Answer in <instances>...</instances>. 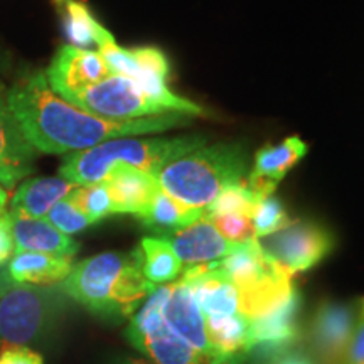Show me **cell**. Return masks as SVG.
Listing matches in <instances>:
<instances>
[{"label": "cell", "instance_id": "obj_22", "mask_svg": "<svg viewBox=\"0 0 364 364\" xmlns=\"http://www.w3.org/2000/svg\"><path fill=\"white\" fill-rule=\"evenodd\" d=\"M76 184L59 177H33L17 186L11 199V209L33 218H46L49 209L70 196Z\"/></svg>", "mask_w": 364, "mask_h": 364}, {"label": "cell", "instance_id": "obj_4", "mask_svg": "<svg viewBox=\"0 0 364 364\" xmlns=\"http://www.w3.org/2000/svg\"><path fill=\"white\" fill-rule=\"evenodd\" d=\"M248 152L243 144H216L177 157L157 172L162 191L186 206L206 209L223 191L247 179Z\"/></svg>", "mask_w": 364, "mask_h": 364}, {"label": "cell", "instance_id": "obj_8", "mask_svg": "<svg viewBox=\"0 0 364 364\" xmlns=\"http://www.w3.org/2000/svg\"><path fill=\"white\" fill-rule=\"evenodd\" d=\"M65 100L81 110L108 120H135L171 113L156 100L147 97L134 80L122 75H108Z\"/></svg>", "mask_w": 364, "mask_h": 364}, {"label": "cell", "instance_id": "obj_10", "mask_svg": "<svg viewBox=\"0 0 364 364\" xmlns=\"http://www.w3.org/2000/svg\"><path fill=\"white\" fill-rule=\"evenodd\" d=\"M363 299L353 302H322L312 321V343L324 364H344L353 343Z\"/></svg>", "mask_w": 364, "mask_h": 364}, {"label": "cell", "instance_id": "obj_2", "mask_svg": "<svg viewBox=\"0 0 364 364\" xmlns=\"http://www.w3.org/2000/svg\"><path fill=\"white\" fill-rule=\"evenodd\" d=\"M154 287L142 273L139 248L130 253L107 252L73 265L61 292L103 317H132Z\"/></svg>", "mask_w": 364, "mask_h": 364}, {"label": "cell", "instance_id": "obj_24", "mask_svg": "<svg viewBox=\"0 0 364 364\" xmlns=\"http://www.w3.org/2000/svg\"><path fill=\"white\" fill-rule=\"evenodd\" d=\"M204 215H206V209L186 206L184 203L177 201L176 198L167 194L166 191L159 189L152 203L149 204L147 211L139 220L157 233H172V231L191 225Z\"/></svg>", "mask_w": 364, "mask_h": 364}, {"label": "cell", "instance_id": "obj_18", "mask_svg": "<svg viewBox=\"0 0 364 364\" xmlns=\"http://www.w3.org/2000/svg\"><path fill=\"white\" fill-rule=\"evenodd\" d=\"M299 309L300 295L297 289H294L284 302L263 316L250 321L252 351L257 348L267 353L282 351L292 344L299 338Z\"/></svg>", "mask_w": 364, "mask_h": 364}, {"label": "cell", "instance_id": "obj_9", "mask_svg": "<svg viewBox=\"0 0 364 364\" xmlns=\"http://www.w3.org/2000/svg\"><path fill=\"white\" fill-rule=\"evenodd\" d=\"M258 241L268 257L290 277L311 270L334 248V238L329 231L311 221L290 223Z\"/></svg>", "mask_w": 364, "mask_h": 364}, {"label": "cell", "instance_id": "obj_20", "mask_svg": "<svg viewBox=\"0 0 364 364\" xmlns=\"http://www.w3.org/2000/svg\"><path fill=\"white\" fill-rule=\"evenodd\" d=\"M206 331L213 349V364H238L252 351L250 321L240 312L206 317Z\"/></svg>", "mask_w": 364, "mask_h": 364}, {"label": "cell", "instance_id": "obj_26", "mask_svg": "<svg viewBox=\"0 0 364 364\" xmlns=\"http://www.w3.org/2000/svg\"><path fill=\"white\" fill-rule=\"evenodd\" d=\"M68 199H70V201L88 218L91 225L105 220V218L115 215L110 193H108L107 186H105L103 182H98V184L76 186V188L70 193V196H68Z\"/></svg>", "mask_w": 364, "mask_h": 364}, {"label": "cell", "instance_id": "obj_16", "mask_svg": "<svg viewBox=\"0 0 364 364\" xmlns=\"http://www.w3.org/2000/svg\"><path fill=\"white\" fill-rule=\"evenodd\" d=\"M306 154L307 144L297 135L289 136L277 145L260 149L255 154L253 167L247 177V186L258 198L273 196L279 182Z\"/></svg>", "mask_w": 364, "mask_h": 364}, {"label": "cell", "instance_id": "obj_33", "mask_svg": "<svg viewBox=\"0 0 364 364\" xmlns=\"http://www.w3.org/2000/svg\"><path fill=\"white\" fill-rule=\"evenodd\" d=\"M344 364H364V302L356 332H354V338L351 346H349V351L346 354Z\"/></svg>", "mask_w": 364, "mask_h": 364}, {"label": "cell", "instance_id": "obj_32", "mask_svg": "<svg viewBox=\"0 0 364 364\" xmlns=\"http://www.w3.org/2000/svg\"><path fill=\"white\" fill-rule=\"evenodd\" d=\"M14 253H16V243H14L9 213L6 211L0 215V270L6 268Z\"/></svg>", "mask_w": 364, "mask_h": 364}, {"label": "cell", "instance_id": "obj_21", "mask_svg": "<svg viewBox=\"0 0 364 364\" xmlns=\"http://www.w3.org/2000/svg\"><path fill=\"white\" fill-rule=\"evenodd\" d=\"M73 268L71 257H54L39 252H16L2 273L11 282L29 285L61 284Z\"/></svg>", "mask_w": 364, "mask_h": 364}, {"label": "cell", "instance_id": "obj_23", "mask_svg": "<svg viewBox=\"0 0 364 364\" xmlns=\"http://www.w3.org/2000/svg\"><path fill=\"white\" fill-rule=\"evenodd\" d=\"M139 253L144 277L156 287L177 280L184 270V263L164 236H145L140 241Z\"/></svg>", "mask_w": 364, "mask_h": 364}, {"label": "cell", "instance_id": "obj_1", "mask_svg": "<svg viewBox=\"0 0 364 364\" xmlns=\"http://www.w3.org/2000/svg\"><path fill=\"white\" fill-rule=\"evenodd\" d=\"M14 115L33 147L44 154H71L107 140L161 134L189 125L191 115L162 113L135 120H108L88 113L54 93L44 71L24 76L7 91Z\"/></svg>", "mask_w": 364, "mask_h": 364}, {"label": "cell", "instance_id": "obj_5", "mask_svg": "<svg viewBox=\"0 0 364 364\" xmlns=\"http://www.w3.org/2000/svg\"><path fill=\"white\" fill-rule=\"evenodd\" d=\"M238 292V312L248 321L263 316L295 289L292 277L265 253L260 241L238 245L220 260Z\"/></svg>", "mask_w": 364, "mask_h": 364}, {"label": "cell", "instance_id": "obj_36", "mask_svg": "<svg viewBox=\"0 0 364 364\" xmlns=\"http://www.w3.org/2000/svg\"><path fill=\"white\" fill-rule=\"evenodd\" d=\"M122 364H156L152 361H147V359H139V358H130V359H125Z\"/></svg>", "mask_w": 364, "mask_h": 364}, {"label": "cell", "instance_id": "obj_6", "mask_svg": "<svg viewBox=\"0 0 364 364\" xmlns=\"http://www.w3.org/2000/svg\"><path fill=\"white\" fill-rule=\"evenodd\" d=\"M65 309L53 285L11 282L0 270V346H29L43 339Z\"/></svg>", "mask_w": 364, "mask_h": 364}, {"label": "cell", "instance_id": "obj_27", "mask_svg": "<svg viewBox=\"0 0 364 364\" xmlns=\"http://www.w3.org/2000/svg\"><path fill=\"white\" fill-rule=\"evenodd\" d=\"M262 198H258L247 186V179L240 184L230 186L206 208V216L220 215H253V209Z\"/></svg>", "mask_w": 364, "mask_h": 364}, {"label": "cell", "instance_id": "obj_31", "mask_svg": "<svg viewBox=\"0 0 364 364\" xmlns=\"http://www.w3.org/2000/svg\"><path fill=\"white\" fill-rule=\"evenodd\" d=\"M0 364H44V358L29 346H6L0 349Z\"/></svg>", "mask_w": 364, "mask_h": 364}, {"label": "cell", "instance_id": "obj_34", "mask_svg": "<svg viewBox=\"0 0 364 364\" xmlns=\"http://www.w3.org/2000/svg\"><path fill=\"white\" fill-rule=\"evenodd\" d=\"M277 364H312L311 361H309L307 358H304V356H287V358H284L282 359L280 363H277Z\"/></svg>", "mask_w": 364, "mask_h": 364}, {"label": "cell", "instance_id": "obj_11", "mask_svg": "<svg viewBox=\"0 0 364 364\" xmlns=\"http://www.w3.org/2000/svg\"><path fill=\"white\" fill-rule=\"evenodd\" d=\"M161 314L166 324L213 364V349L208 339L206 317L193 292L181 279L162 285Z\"/></svg>", "mask_w": 364, "mask_h": 364}, {"label": "cell", "instance_id": "obj_15", "mask_svg": "<svg viewBox=\"0 0 364 364\" xmlns=\"http://www.w3.org/2000/svg\"><path fill=\"white\" fill-rule=\"evenodd\" d=\"M164 238L169 241L184 267L223 260L238 247L228 241L206 215Z\"/></svg>", "mask_w": 364, "mask_h": 364}, {"label": "cell", "instance_id": "obj_38", "mask_svg": "<svg viewBox=\"0 0 364 364\" xmlns=\"http://www.w3.org/2000/svg\"><path fill=\"white\" fill-rule=\"evenodd\" d=\"M363 302H364V299H363Z\"/></svg>", "mask_w": 364, "mask_h": 364}, {"label": "cell", "instance_id": "obj_19", "mask_svg": "<svg viewBox=\"0 0 364 364\" xmlns=\"http://www.w3.org/2000/svg\"><path fill=\"white\" fill-rule=\"evenodd\" d=\"M9 220L16 252H39L54 257H75L80 245L54 228L46 218H33L11 209Z\"/></svg>", "mask_w": 364, "mask_h": 364}, {"label": "cell", "instance_id": "obj_28", "mask_svg": "<svg viewBox=\"0 0 364 364\" xmlns=\"http://www.w3.org/2000/svg\"><path fill=\"white\" fill-rule=\"evenodd\" d=\"M252 221L257 238H265V236L277 233L282 228L290 225V218L287 215L284 204L273 196L262 198L257 203V206L253 209Z\"/></svg>", "mask_w": 364, "mask_h": 364}, {"label": "cell", "instance_id": "obj_13", "mask_svg": "<svg viewBox=\"0 0 364 364\" xmlns=\"http://www.w3.org/2000/svg\"><path fill=\"white\" fill-rule=\"evenodd\" d=\"M44 73L51 90L61 98L70 97L112 75L98 51L81 49L71 44L59 48L48 71Z\"/></svg>", "mask_w": 364, "mask_h": 364}, {"label": "cell", "instance_id": "obj_14", "mask_svg": "<svg viewBox=\"0 0 364 364\" xmlns=\"http://www.w3.org/2000/svg\"><path fill=\"white\" fill-rule=\"evenodd\" d=\"M181 280L191 289L204 317L238 314V292L220 260L184 267Z\"/></svg>", "mask_w": 364, "mask_h": 364}, {"label": "cell", "instance_id": "obj_25", "mask_svg": "<svg viewBox=\"0 0 364 364\" xmlns=\"http://www.w3.org/2000/svg\"><path fill=\"white\" fill-rule=\"evenodd\" d=\"M65 33L71 46L86 49L98 44L105 27L95 19L90 9L78 0H65Z\"/></svg>", "mask_w": 364, "mask_h": 364}, {"label": "cell", "instance_id": "obj_35", "mask_svg": "<svg viewBox=\"0 0 364 364\" xmlns=\"http://www.w3.org/2000/svg\"><path fill=\"white\" fill-rule=\"evenodd\" d=\"M7 203H9V193L4 186H0V215L7 211Z\"/></svg>", "mask_w": 364, "mask_h": 364}, {"label": "cell", "instance_id": "obj_7", "mask_svg": "<svg viewBox=\"0 0 364 364\" xmlns=\"http://www.w3.org/2000/svg\"><path fill=\"white\" fill-rule=\"evenodd\" d=\"M161 302L162 285H157L132 316L127 338L134 348L156 364H209L203 354L166 324L161 314Z\"/></svg>", "mask_w": 364, "mask_h": 364}, {"label": "cell", "instance_id": "obj_37", "mask_svg": "<svg viewBox=\"0 0 364 364\" xmlns=\"http://www.w3.org/2000/svg\"><path fill=\"white\" fill-rule=\"evenodd\" d=\"M56 2L59 4V6H61V4H63V2H65V0H56Z\"/></svg>", "mask_w": 364, "mask_h": 364}, {"label": "cell", "instance_id": "obj_30", "mask_svg": "<svg viewBox=\"0 0 364 364\" xmlns=\"http://www.w3.org/2000/svg\"><path fill=\"white\" fill-rule=\"evenodd\" d=\"M213 225L228 241L236 245L250 243V241L258 240L255 235L253 221L250 216L243 215H220L208 216Z\"/></svg>", "mask_w": 364, "mask_h": 364}, {"label": "cell", "instance_id": "obj_17", "mask_svg": "<svg viewBox=\"0 0 364 364\" xmlns=\"http://www.w3.org/2000/svg\"><path fill=\"white\" fill-rule=\"evenodd\" d=\"M103 184L110 193L115 215H134L136 218L147 211L154 196L161 189L156 176L125 164L113 167Z\"/></svg>", "mask_w": 364, "mask_h": 364}, {"label": "cell", "instance_id": "obj_12", "mask_svg": "<svg viewBox=\"0 0 364 364\" xmlns=\"http://www.w3.org/2000/svg\"><path fill=\"white\" fill-rule=\"evenodd\" d=\"M38 150L27 140L0 85V186L14 189L34 171Z\"/></svg>", "mask_w": 364, "mask_h": 364}, {"label": "cell", "instance_id": "obj_29", "mask_svg": "<svg viewBox=\"0 0 364 364\" xmlns=\"http://www.w3.org/2000/svg\"><path fill=\"white\" fill-rule=\"evenodd\" d=\"M46 220L51 223L54 228H58L61 233H65L68 236L80 233V231H83L88 226H91V221L88 218H86L68 198L61 199V201L54 204V206L49 209Z\"/></svg>", "mask_w": 364, "mask_h": 364}, {"label": "cell", "instance_id": "obj_3", "mask_svg": "<svg viewBox=\"0 0 364 364\" xmlns=\"http://www.w3.org/2000/svg\"><path fill=\"white\" fill-rule=\"evenodd\" d=\"M208 144V136L186 135L171 139H135L124 136L95 145V147L71 152L63 159L59 176L76 186L98 184L107 179L118 164L132 166L157 176L166 164L186 156Z\"/></svg>", "mask_w": 364, "mask_h": 364}]
</instances>
